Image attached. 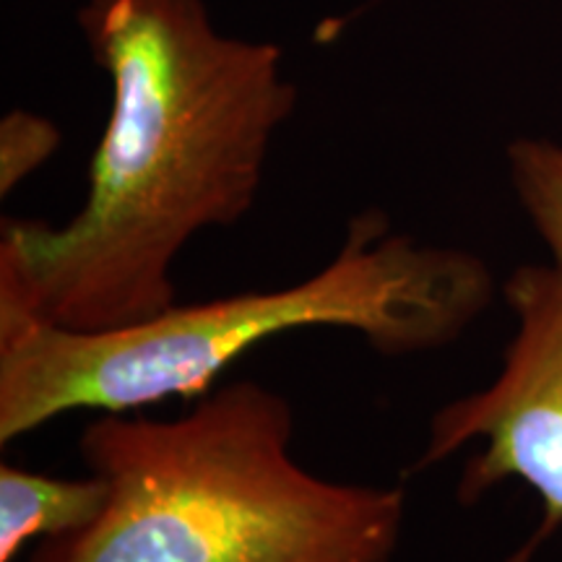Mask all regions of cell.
<instances>
[{
	"label": "cell",
	"instance_id": "obj_3",
	"mask_svg": "<svg viewBox=\"0 0 562 562\" xmlns=\"http://www.w3.org/2000/svg\"><path fill=\"white\" fill-rule=\"evenodd\" d=\"M292 438L290 402L256 381L211 389L178 419L100 414L79 448L108 505L32 562L396 560L404 490L323 480Z\"/></svg>",
	"mask_w": 562,
	"mask_h": 562
},
{
	"label": "cell",
	"instance_id": "obj_5",
	"mask_svg": "<svg viewBox=\"0 0 562 562\" xmlns=\"http://www.w3.org/2000/svg\"><path fill=\"white\" fill-rule=\"evenodd\" d=\"M110 487L100 474L63 480L0 467V562H13L32 539H63L102 516Z\"/></svg>",
	"mask_w": 562,
	"mask_h": 562
},
{
	"label": "cell",
	"instance_id": "obj_4",
	"mask_svg": "<svg viewBox=\"0 0 562 562\" xmlns=\"http://www.w3.org/2000/svg\"><path fill=\"white\" fill-rule=\"evenodd\" d=\"M516 331L495 381L432 414L414 472L438 467L476 442L463 467L459 501L474 505L518 480L544 505V521L521 558L562 526V273L552 263L521 266L503 281Z\"/></svg>",
	"mask_w": 562,
	"mask_h": 562
},
{
	"label": "cell",
	"instance_id": "obj_2",
	"mask_svg": "<svg viewBox=\"0 0 562 562\" xmlns=\"http://www.w3.org/2000/svg\"><path fill=\"white\" fill-rule=\"evenodd\" d=\"M495 297L480 256L417 243L368 209L351 216L331 261L281 290L175 302L102 331L0 313V442L66 414L203 396L258 344L305 328L349 331L391 360L427 355L459 341Z\"/></svg>",
	"mask_w": 562,
	"mask_h": 562
},
{
	"label": "cell",
	"instance_id": "obj_6",
	"mask_svg": "<svg viewBox=\"0 0 562 562\" xmlns=\"http://www.w3.org/2000/svg\"><path fill=\"white\" fill-rule=\"evenodd\" d=\"M505 159L516 199L562 273V140L518 138Z\"/></svg>",
	"mask_w": 562,
	"mask_h": 562
},
{
	"label": "cell",
	"instance_id": "obj_7",
	"mask_svg": "<svg viewBox=\"0 0 562 562\" xmlns=\"http://www.w3.org/2000/svg\"><path fill=\"white\" fill-rule=\"evenodd\" d=\"M60 131L47 117L13 110L0 123V195H11L58 151Z\"/></svg>",
	"mask_w": 562,
	"mask_h": 562
},
{
	"label": "cell",
	"instance_id": "obj_1",
	"mask_svg": "<svg viewBox=\"0 0 562 562\" xmlns=\"http://www.w3.org/2000/svg\"><path fill=\"white\" fill-rule=\"evenodd\" d=\"M79 26L112 89L87 201L60 227L3 222L0 313L102 331L172 307L188 243L248 216L297 87L206 0H89Z\"/></svg>",
	"mask_w": 562,
	"mask_h": 562
}]
</instances>
